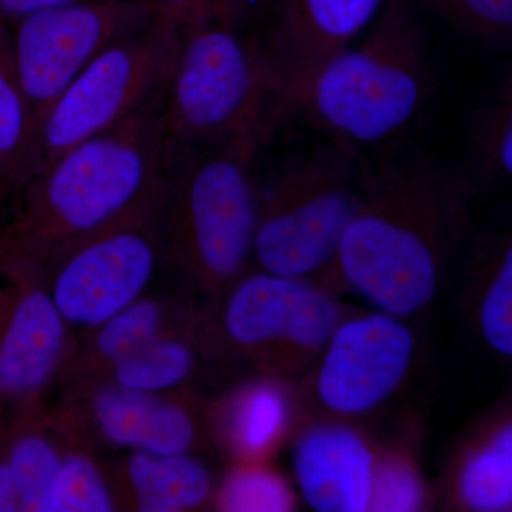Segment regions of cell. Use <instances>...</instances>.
Instances as JSON below:
<instances>
[{
  "label": "cell",
  "mask_w": 512,
  "mask_h": 512,
  "mask_svg": "<svg viewBox=\"0 0 512 512\" xmlns=\"http://www.w3.org/2000/svg\"><path fill=\"white\" fill-rule=\"evenodd\" d=\"M468 197L466 180L427 161L366 160L359 207L319 281L397 318L423 312L466 241Z\"/></svg>",
  "instance_id": "cell-1"
},
{
  "label": "cell",
  "mask_w": 512,
  "mask_h": 512,
  "mask_svg": "<svg viewBox=\"0 0 512 512\" xmlns=\"http://www.w3.org/2000/svg\"><path fill=\"white\" fill-rule=\"evenodd\" d=\"M157 101L36 171L3 242L46 264L84 239L157 214L177 156Z\"/></svg>",
  "instance_id": "cell-2"
},
{
  "label": "cell",
  "mask_w": 512,
  "mask_h": 512,
  "mask_svg": "<svg viewBox=\"0 0 512 512\" xmlns=\"http://www.w3.org/2000/svg\"><path fill=\"white\" fill-rule=\"evenodd\" d=\"M241 29L180 30L157 101L175 156L239 143L262 148L284 121L274 59Z\"/></svg>",
  "instance_id": "cell-3"
},
{
  "label": "cell",
  "mask_w": 512,
  "mask_h": 512,
  "mask_svg": "<svg viewBox=\"0 0 512 512\" xmlns=\"http://www.w3.org/2000/svg\"><path fill=\"white\" fill-rule=\"evenodd\" d=\"M431 90L427 35L416 10L387 0L365 37L323 64L295 111L355 156L402 133Z\"/></svg>",
  "instance_id": "cell-4"
},
{
  "label": "cell",
  "mask_w": 512,
  "mask_h": 512,
  "mask_svg": "<svg viewBox=\"0 0 512 512\" xmlns=\"http://www.w3.org/2000/svg\"><path fill=\"white\" fill-rule=\"evenodd\" d=\"M255 144L181 154L158 214L164 258L185 281L220 301L248 272L258 218Z\"/></svg>",
  "instance_id": "cell-5"
},
{
  "label": "cell",
  "mask_w": 512,
  "mask_h": 512,
  "mask_svg": "<svg viewBox=\"0 0 512 512\" xmlns=\"http://www.w3.org/2000/svg\"><path fill=\"white\" fill-rule=\"evenodd\" d=\"M366 158L328 143L259 192L252 261L261 271L319 279L332 265L362 198Z\"/></svg>",
  "instance_id": "cell-6"
},
{
  "label": "cell",
  "mask_w": 512,
  "mask_h": 512,
  "mask_svg": "<svg viewBox=\"0 0 512 512\" xmlns=\"http://www.w3.org/2000/svg\"><path fill=\"white\" fill-rule=\"evenodd\" d=\"M207 325L208 342L258 367L261 375L288 377L318 359L345 318L336 292L318 279L245 272L220 301Z\"/></svg>",
  "instance_id": "cell-7"
},
{
  "label": "cell",
  "mask_w": 512,
  "mask_h": 512,
  "mask_svg": "<svg viewBox=\"0 0 512 512\" xmlns=\"http://www.w3.org/2000/svg\"><path fill=\"white\" fill-rule=\"evenodd\" d=\"M178 37L177 26L156 16L94 57L40 121L35 173L69 148L119 126L153 103L173 62Z\"/></svg>",
  "instance_id": "cell-8"
},
{
  "label": "cell",
  "mask_w": 512,
  "mask_h": 512,
  "mask_svg": "<svg viewBox=\"0 0 512 512\" xmlns=\"http://www.w3.org/2000/svg\"><path fill=\"white\" fill-rule=\"evenodd\" d=\"M154 18L147 0H90L9 25L13 62L37 130L46 111L94 57Z\"/></svg>",
  "instance_id": "cell-9"
},
{
  "label": "cell",
  "mask_w": 512,
  "mask_h": 512,
  "mask_svg": "<svg viewBox=\"0 0 512 512\" xmlns=\"http://www.w3.org/2000/svg\"><path fill=\"white\" fill-rule=\"evenodd\" d=\"M158 214L107 229L43 264L69 329L90 332L146 295L164 258Z\"/></svg>",
  "instance_id": "cell-10"
},
{
  "label": "cell",
  "mask_w": 512,
  "mask_h": 512,
  "mask_svg": "<svg viewBox=\"0 0 512 512\" xmlns=\"http://www.w3.org/2000/svg\"><path fill=\"white\" fill-rule=\"evenodd\" d=\"M416 352V335L404 319L375 309L348 313L316 359L313 397L330 419L370 416L402 389Z\"/></svg>",
  "instance_id": "cell-11"
},
{
  "label": "cell",
  "mask_w": 512,
  "mask_h": 512,
  "mask_svg": "<svg viewBox=\"0 0 512 512\" xmlns=\"http://www.w3.org/2000/svg\"><path fill=\"white\" fill-rule=\"evenodd\" d=\"M10 249L15 289L0 318V394L35 402L63 372L72 340L50 295L45 265Z\"/></svg>",
  "instance_id": "cell-12"
},
{
  "label": "cell",
  "mask_w": 512,
  "mask_h": 512,
  "mask_svg": "<svg viewBox=\"0 0 512 512\" xmlns=\"http://www.w3.org/2000/svg\"><path fill=\"white\" fill-rule=\"evenodd\" d=\"M386 0H278L265 45L282 84L284 120L320 67L365 35Z\"/></svg>",
  "instance_id": "cell-13"
},
{
  "label": "cell",
  "mask_w": 512,
  "mask_h": 512,
  "mask_svg": "<svg viewBox=\"0 0 512 512\" xmlns=\"http://www.w3.org/2000/svg\"><path fill=\"white\" fill-rule=\"evenodd\" d=\"M376 453L348 421L330 417L315 421L293 444L296 493L313 511L367 512Z\"/></svg>",
  "instance_id": "cell-14"
},
{
  "label": "cell",
  "mask_w": 512,
  "mask_h": 512,
  "mask_svg": "<svg viewBox=\"0 0 512 512\" xmlns=\"http://www.w3.org/2000/svg\"><path fill=\"white\" fill-rule=\"evenodd\" d=\"M295 402L284 377L261 375L210 407L211 434L238 461H265L291 433Z\"/></svg>",
  "instance_id": "cell-15"
},
{
  "label": "cell",
  "mask_w": 512,
  "mask_h": 512,
  "mask_svg": "<svg viewBox=\"0 0 512 512\" xmlns=\"http://www.w3.org/2000/svg\"><path fill=\"white\" fill-rule=\"evenodd\" d=\"M450 500L470 512L512 510V421L503 412L484 424L457 454L450 473Z\"/></svg>",
  "instance_id": "cell-16"
},
{
  "label": "cell",
  "mask_w": 512,
  "mask_h": 512,
  "mask_svg": "<svg viewBox=\"0 0 512 512\" xmlns=\"http://www.w3.org/2000/svg\"><path fill=\"white\" fill-rule=\"evenodd\" d=\"M180 316L167 299L143 295L87 332L82 349L70 353L63 372L77 384L97 382L114 363L188 322Z\"/></svg>",
  "instance_id": "cell-17"
},
{
  "label": "cell",
  "mask_w": 512,
  "mask_h": 512,
  "mask_svg": "<svg viewBox=\"0 0 512 512\" xmlns=\"http://www.w3.org/2000/svg\"><path fill=\"white\" fill-rule=\"evenodd\" d=\"M124 476L133 505L141 512L198 510L211 503L215 491L210 468L194 454L130 451Z\"/></svg>",
  "instance_id": "cell-18"
},
{
  "label": "cell",
  "mask_w": 512,
  "mask_h": 512,
  "mask_svg": "<svg viewBox=\"0 0 512 512\" xmlns=\"http://www.w3.org/2000/svg\"><path fill=\"white\" fill-rule=\"evenodd\" d=\"M473 326L485 348L512 357V244L510 235L481 238L468 264Z\"/></svg>",
  "instance_id": "cell-19"
},
{
  "label": "cell",
  "mask_w": 512,
  "mask_h": 512,
  "mask_svg": "<svg viewBox=\"0 0 512 512\" xmlns=\"http://www.w3.org/2000/svg\"><path fill=\"white\" fill-rule=\"evenodd\" d=\"M207 345L205 322L188 320L114 363L94 383H111L141 393L173 392L197 372L200 352Z\"/></svg>",
  "instance_id": "cell-20"
},
{
  "label": "cell",
  "mask_w": 512,
  "mask_h": 512,
  "mask_svg": "<svg viewBox=\"0 0 512 512\" xmlns=\"http://www.w3.org/2000/svg\"><path fill=\"white\" fill-rule=\"evenodd\" d=\"M37 126L13 62L10 29L0 19V192L20 190L36 168Z\"/></svg>",
  "instance_id": "cell-21"
},
{
  "label": "cell",
  "mask_w": 512,
  "mask_h": 512,
  "mask_svg": "<svg viewBox=\"0 0 512 512\" xmlns=\"http://www.w3.org/2000/svg\"><path fill=\"white\" fill-rule=\"evenodd\" d=\"M33 420L10 443L5 460L18 491L19 511L46 512L50 485L64 454L56 423Z\"/></svg>",
  "instance_id": "cell-22"
},
{
  "label": "cell",
  "mask_w": 512,
  "mask_h": 512,
  "mask_svg": "<svg viewBox=\"0 0 512 512\" xmlns=\"http://www.w3.org/2000/svg\"><path fill=\"white\" fill-rule=\"evenodd\" d=\"M298 498L295 487L265 461H238L215 485L211 503L225 512H291Z\"/></svg>",
  "instance_id": "cell-23"
},
{
  "label": "cell",
  "mask_w": 512,
  "mask_h": 512,
  "mask_svg": "<svg viewBox=\"0 0 512 512\" xmlns=\"http://www.w3.org/2000/svg\"><path fill=\"white\" fill-rule=\"evenodd\" d=\"M473 165L481 177L504 180L512 173V79L507 74L476 110L468 130Z\"/></svg>",
  "instance_id": "cell-24"
},
{
  "label": "cell",
  "mask_w": 512,
  "mask_h": 512,
  "mask_svg": "<svg viewBox=\"0 0 512 512\" xmlns=\"http://www.w3.org/2000/svg\"><path fill=\"white\" fill-rule=\"evenodd\" d=\"M119 510L106 473L83 450L64 451L57 468L46 512H111Z\"/></svg>",
  "instance_id": "cell-25"
},
{
  "label": "cell",
  "mask_w": 512,
  "mask_h": 512,
  "mask_svg": "<svg viewBox=\"0 0 512 512\" xmlns=\"http://www.w3.org/2000/svg\"><path fill=\"white\" fill-rule=\"evenodd\" d=\"M429 503V487L414 458L403 450L377 451L369 511L416 512Z\"/></svg>",
  "instance_id": "cell-26"
},
{
  "label": "cell",
  "mask_w": 512,
  "mask_h": 512,
  "mask_svg": "<svg viewBox=\"0 0 512 512\" xmlns=\"http://www.w3.org/2000/svg\"><path fill=\"white\" fill-rule=\"evenodd\" d=\"M421 6L460 35L505 45L512 36V0H419Z\"/></svg>",
  "instance_id": "cell-27"
},
{
  "label": "cell",
  "mask_w": 512,
  "mask_h": 512,
  "mask_svg": "<svg viewBox=\"0 0 512 512\" xmlns=\"http://www.w3.org/2000/svg\"><path fill=\"white\" fill-rule=\"evenodd\" d=\"M156 16L180 30L229 26L242 28L254 0H147Z\"/></svg>",
  "instance_id": "cell-28"
},
{
  "label": "cell",
  "mask_w": 512,
  "mask_h": 512,
  "mask_svg": "<svg viewBox=\"0 0 512 512\" xmlns=\"http://www.w3.org/2000/svg\"><path fill=\"white\" fill-rule=\"evenodd\" d=\"M82 2H90V0H0V19L12 25L33 13Z\"/></svg>",
  "instance_id": "cell-29"
},
{
  "label": "cell",
  "mask_w": 512,
  "mask_h": 512,
  "mask_svg": "<svg viewBox=\"0 0 512 512\" xmlns=\"http://www.w3.org/2000/svg\"><path fill=\"white\" fill-rule=\"evenodd\" d=\"M19 511L18 491L8 461L0 460V512Z\"/></svg>",
  "instance_id": "cell-30"
},
{
  "label": "cell",
  "mask_w": 512,
  "mask_h": 512,
  "mask_svg": "<svg viewBox=\"0 0 512 512\" xmlns=\"http://www.w3.org/2000/svg\"><path fill=\"white\" fill-rule=\"evenodd\" d=\"M276 2H278V0H258V3H261L262 6H271Z\"/></svg>",
  "instance_id": "cell-31"
}]
</instances>
